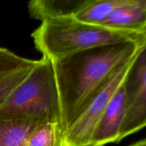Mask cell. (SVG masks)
Wrapping results in <instances>:
<instances>
[{
  "instance_id": "8",
  "label": "cell",
  "mask_w": 146,
  "mask_h": 146,
  "mask_svg": "<svg viewBox=\"0 0 146 146\" xmlns=\"http://www.w3.org/2000/svg\"><path fill=\"white\" fill-rule=\"evenodd\" d=\"M90 0H33L28 3L32 18L41 21L51 19L74 17Z\"/></svg>"
},
{
  "instance_id": "6",
  "label": "cell",
  "mask_w": 146,
  "mask_h": 146,
  "mask_svg": "<svg viewBox=\"0 0 146 146\" xmlns=\"http://www.w3.org/2000/svg\"><path fill=\"white\" fill-rule=\"evenodd\" d=\"M125 106L126 100L123 82L111 98L97 124L90 146H104L118 142L120 131L125 113Z\"/></svg>"
},
{
  "instance_id": "9",
  "label": "cell",
  "mask_w": 146,
  "mask_h": 146,
  "mask_svg": "<svg viewBox=\"0 0 146 146\" xmlns=\"http://www.w3.org/2000/svg\"><path fill=\"white\" fill-rule=\"evenodd\" d=\"M126 2L127 0H90L74 17L84 22L101 25L113 11Z\"/></svg>"
},
{
  "instance_id": "12",
  "label": "cell",
  "mask_w": 146,
  "mask_h": 146,
  "mask_svg": "<svg viewBox=\"0 0 146 146\" xmlns=\"http://www.w3.org/2000/svg\"><path fill=\"white\" fill-rule=\"evenodd\" d=\"M37 61L21 57L7 48L0 47V78L21 70L33 68Z\"/></svg>"
},
{
  "instance_id": "13",
  "label": "cell",
  "mask_w": 146,
  "mask_h": 146,
  "mask_svg": "<svg viewBox=\"0 0 146 146\" xmlns=\"http://www.w3.org/2000/svg\"><path fill=\"white\" fill-rule=\"evenodd\" d=\"M32 68L21 70L0 78V107L8 99L14 90L27 78Z\"/></svg>"
},
{
  "instance_id": "10",
  "label": "cell",
  "mask_w": 146,
  "mask_h": 146,
  "mask_svg": "<svg viewBox=\"0 0 146 146\" xmlns=\"http://www.w3.org/2000/svg\"><path fill=\"white\" fill-rule=\"evenodd\" d=\"M63 136L59 122L38 124L30 132L26 146H63Z\"/></svg>"
},
{
  "instance_id": "7",
  "label": "cell",
  "mask_w": 146,
  "mask_h": 146,
  "mask_svg": "<svg viewBox=\"0 0 146 146\" xmlns=\"http://www.w3.org/2000/svg\"><path fill=\"white\" fill-rule=\"evenodd\" d=\"M101 25L125 31H146V0H127Z\"/></svg>"
},
{
  "instance_id": "1",
  "label": "cell",
  "mask_w": 146,
  "mask_h": 146,
  "mask_svg": "<svg viewBox=\"0 0 146 146\" xmlns=\"http://www.w3.org/2000/svg\"><path fill=\"white\" fill-rule=\"evenodd\" d=\"M145 43L146 38L102 46L51 62L64 133L111 74L123 63L136 55Z\"/></svg>"
},
{
  "instance_id": "14",
  "label": "cell",
  "mask_w": 146,
  "mask_h": 146,
  "mask_svg": "<svg viewBox=\"0 0 146 146\" xmlns=\"http://www.w3.org/2000/svg\"><path fill=\"white\" fill-rule=\"evenodd\" d=\"M130 146H146V138L134 143Z\"/></svg>"
},
{
  "instance_id": "3",
  "label": "cell",
  "mask_w": 146,
  "mask_h": 146,
  "mask_svg": "<svg viewBox=\"0 0 146 146\" xmlns=\"http://www.w3.org/2000/svg\"><path fill=\"white\" fill-rule=\"evenodd\" d=\"M0 120L35 125L60 123V106L52 63L42 57L0 107Z\"/></svg>"
},
{
  "instance_id": "4",
  "label": "cell",
  "mask_w": 146,
  "mask_h": 146,
  "mask_svg": "<svg viewBox=\"0 0 146 146\" xmlns=\"http://www.w3.org/2000/svg\"><path fill=\"white\" fill-rule=\"evenodd\" d=\"M137 54L120 65L106 80L76 120L64 132L63 146H90L97 124L115 93L123 84Z\"/></svg>"
},
{
  "instance_id": "2",
  "label": "cell",
  "mask_w": 146,
  "mask_h": 146,
  "mask_svg": "<svg viewBox=\"0 0 146 146\" xmlns=\"http://www.w3.org/2000/svg\"><path fill=\"white\" fill-rule=\"evenodd\" d=\"M31 37L36 48L52 62L90 48L143 39L146 38V31L116 29L66 17L41 21Z\"/></svg>"
},
{
  "instance_id": "11",
  "label": "cell",
  "mask_w": 146,
  "mask_h": 146,
  "mask_svg": "<svg viewBox=\"0 0 146 146\" xmlns=\"http://www.w3.org/2000/svg\"><path fill=\"white\" fill-rule=\"evenodd\" d=\"M35 125L28 121L0 120V146H26Z\"/></svg>"
},
{
  "instance_id": "5",
  "label": "cell",
  "mask_w": 146,
  "mask_h": 146,
  "mask_svg": "<svg viewBox=\"0 0 146 146\" xmlns=\"http://www.w3.org/2000/svg\"><path fill=\"white\" fill-rule=\"evenodd\" d=\"M124 86L126 106L118 142L146 128V43L131 65Z\"/></svg>"
}]
</instances>
